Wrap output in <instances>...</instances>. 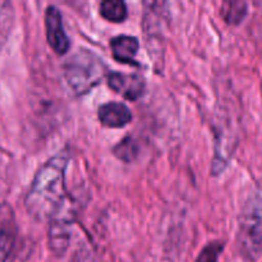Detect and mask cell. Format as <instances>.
Returning a JSON list of instances; mask_svg holds the SVG:
<instances>
[{
    "mask_svg": "<svg viewBox=\"0 0 262 262\" xmlns=\"http://www.w3.org/2000/svg\"><path fill=\"white\" fill-rule=\"evenodd\" d=\"M45 26L49 45L56 54H66L69 49V38L64 31L60 10L54 5H50L46 9Z\"/></svg>",
    "mask_w": 262,
    "mask_h": 262,
    "instance_id": "cell-6",
    "label": "cell"
},
{
    "mask_svg": "<svg viewBox=\"0 0 262 262\" xmlns=\"http://www.w3.org/2000/svg\"><path fill=\"white\" fill-rule=\"evenodd\" d=\"M105 66L101 59L89 50H79L67 60L63 67V77L69 91L83 95L101 82Z\"/></svg>",
    "mask_w": 262,
    "mask_h": 262,
    "instance_id": "cell-2",
    "label": "cell"
},
{
    "mask_svg": "<svg viewBox=\"0 0 262 262\" xmlns=\"http://www.w3.org/2000/svg\"><path fill=\"white\" fill-rule=\"evenodd\" d=\"M68 161L67 154H58L46 161L35 176L25 200L26 209L33 219L50 220L68 200L66 191Z\"/></svg>",
    "mask_w": 262,
    "mask_h": 262,
    "instance_id": "cell-1",
    "label": "cell"
},
{
    "mask_svg": "<svg viewBox=\"0 0 262 262\" xmlns=\"http://www.w3.org/2000/svg\"><path fill=\"white\" fill-rule=\"evenodd\" d=\"M223 248H224L223 243H210L209 246H206V247L201 251V253H200L196 262H217L219 261V256L220 253H222Z\"/></svg>",
    "mask_w": 262,
    "mask_h": 262,
    "instance_id": "cell-15",
    "label": "cell"
},
{
    "mask_svg": "<svg viewBox=\"0 0 262 262\" xmlns=\"http://www.w3.org/2000/svg\"><path fill=\"white\" fill-rule=\"evenodd\" d=\"M114 154L118 159L123 161H132L135 160L136 156L138 154L137 145H136L135 141L132 138H125L122 142H119V145H117L114 147Z\"/></svg>",
    "mask_w": 262,
    "mask_h": 262,
    "instance_id": "cell-13",
    "label": "cell"
},
{
    "mask_svg": "<svg viewBox=\"0 0 262 262\" xmlns=\"http://www.w3.org/2000/svg\"><path fill=\"white\" fill-rule=\"evenodd\" d=\"M99 119L105 127L122 128L132 120V113L122 102H107L100 106Z\"/></svg>",
    "mask_w": 262,
    "mask_h": 262,
    "instance_id": "cell-9",
    "label": "cell"
},
{
    "mask_svg": "<svg viewBox=\"0 0 262 262\" xmlns=\"http://www.w3.org/2000/svg\"><path fill=\"white\" fill-rule=\"evenodd\" d=\"M238 248L243 257L256 261L262 255V187L251 194L239 219Z\"/></svg>",
    "mask_w": 262,
    "mask_h": 262,
    "instance_id": "cell-3",
    "label": "cell"
},
{
    "mask_svg": "<svg viewBox=\"0 0 262 262\" xmlns=\"http://www.w3.org/2000/svg\"><path fill=\"white\" fill-rule=\"evenodd\" d=\"M14 23V9L12 3L0 0V49L3 48Z\"/></svg>",
    "mask_w": 262,
    "mask_h": 262,
    "instance_id": "cell-12",
    "label": "cell"
},
{
    "mask_svg": "<svg viewBox=\"0 0 262 262\" xmlns=\"http://www.w3.org/2000/svg\"><path fill=\"white\" fill-rule=\"evenodd\" d=\"M151 9H146L143 17V30L147 40V49L151 59L155 60L156 68L164 63V31L163 12H158L156 3H151Z\"/></svg>",
    "mask_w": 262,
    "mask_h": 262,
    "instance_id": "cell-5",
    "label": "cell"
},
{
    "mask_svg": "<svg viewBox=\"0 0 262 262\" xmlns=\"http://www.w3.org/2000/svg\"><path fill=\"white\" fill-rule=\"evenodd\" d=\"M110 89L122 94L128 100H137L145 91V79L138 74H123L112 72L107 74Z\"/></svg>",
    "mask_w": 262,
    "mask_h": 262,
    "instance_id": "cell-8",
    "label": "cell"
},
{
    "mask_svg": "<svg viewBox=\"0 0 262 262\" xmlns=\"http://www.w3.org/2000/svg\"><path fill=\"white\" fill-rule=\"evenodd\" d=\"M228 7H230V9L224 7V15L225 19L229 23H239L241 19L246 15V9H247V5L246 3L242 2H235V3H229L227 4Z\"/></svg>",
    "mask_w": 262,
    "mask_h": 262,
    "instance_id": "cell-14",
    "label": "cell"
},
{
    "mask_svg": "<svg viewBox=\"0 0 262 262\" xmlns=\"http://www.w3.org/2000/svg\"><path fill=\"white\" fill-rule=\"evenodd\" d=\"M17 238L14 214L8 205L0 206V262H8Z\"/></svg>",
    "mask_w": 262,
    "mask_h": 262,
    "instance_id": "cell-7",
    "label": "cell"
},
{
    "mask_svg": "<svg viewBox=\"0 0 262 262\" xmlns=\"http://www.w3.org/2000/svg\"><path fill=\"white\" fill-rule=\"evenodd\" d=\"M73 217V205H72L71 199L68 197V200L64 202L63 206L50 219L49 243H50L51 251L56 255H63L67 248H68Z\"/></svg>",
    "mask_w": 262,
    "mask_h": 262,
    "instance_id": "cell-4",
    "label": "cell"
},
{
    "mask_svg": "<svg viewBox=\"0 0 262 262\" xmlns=\"http://www.w3.org/2000/svg\"><path fill=\"white\" fill-rule=\"evenodd\" d=\"M100 13L110 22H122L127 18V5L122 0H105L100 4Z\"/></svg>",
    "mask_w": 262,
    "mask_h": 262,
    "instance_id": "cell-11",
    "label": "cell"
},
{
    "mask_svg": "<svg viewBox=\"0 0 262 262\" xmlns=\"http://www.w3.org/2000/svg\"><path fill=\"white\" fill-rule=\"evenodd\" d=\"M113 56L120 63H135V58L140 49V42L132 36H117L110 41Z\"/></svg>",
    "mask_w": 262,
    "mask_h": 262,
    "instance_id": "cell-10",
    "label": "cell"
}]
</instances>
